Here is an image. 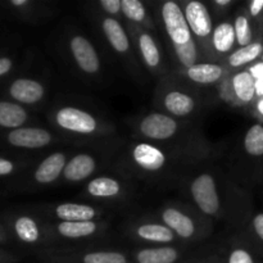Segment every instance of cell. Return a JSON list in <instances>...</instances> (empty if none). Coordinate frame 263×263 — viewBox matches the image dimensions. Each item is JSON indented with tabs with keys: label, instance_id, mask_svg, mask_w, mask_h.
<instances>
[{
	"label": "cell",
	"instance_id": "cell-1",
	"mask_svg": "<svg viewBox=\"0 0 263 263\" xmlns=\"http://www.w3.org/2000/svg\"><path fill=\"white\" fill-rule=\"evenodd\" d=\"M162 18L174 45H184L192 40V31L187 25L186 17L177 3H164L162 7Z\"/></svg>",
	"mask_w": 263,
	"mask_h": 263
},
{
	"label": "cell",
	"instance_id": "cell-2",
	"mask_svg": "<svg viewBox=\"0 0 263 263\" xmlns=\"http://www.w3.org/2000/svg\"><path fill=\"white\" fill-rule=\"evenodd\" d=\"M192 195L198 207L207 215H215L220 208L216 182L208 174L198 176L192 184Z\"/></svg>",
	"mask_w": 263,
	"mask_h": 263
},
{
	"label": "cell",
	"instance_id": "cell-3",
	"mask_svg": "<svg viewBox=\"0 0 263 263\" xmlns=\"http://www.w3.org/2000/svg\"><path fill=\"white\" fill-rule=\"evenodd\" d=\"M57 122L61 127L79 134H91L97 128V121L91 115L73 107L62 108L57 113Z\"/></svg>",
	"mask_w": 263,
	"mask_h": 263
},
{
	"label": "cell",
	"instance_id": "cell-4",
	"mask_svg": "<svg viewBox=\"0 0 263 263\" xmlns=\"http://www.w3.org/2000/svg\"><path fill=\"white\" fill-rule=\"evenodd\" d=\"M177 123L171 117L162 113H152L140 123V130L146 138L154 140H166L176 133Z\"/></svg>",
	"mask_w": 263,
	"mask_h": 263
},
{
	"label": "cell",
	"instance_id": "cell-5",
	"mask_svg": "<svg viewBox=\"0 0 263 263\" xmlns=\"http://www.w3.org/2000/svg\"><path fill=\"white\" fill-rule=\"evenodd\" d=\"M71 50L77 64L87 73H95L99 69L100 62L94 46L87 39L74 36L71 40Z\"/></svg>",
	"mask_w": 263,
	"mask_h": 263
},
{
	"label": "cell",
	"instance_id": "cell-6",
	"mask_svg": "<svg viewBox=\"0 0 263 263\" xmlns=\"http://www.w3.org/2000/svg\"><path fill=\"white\" fill-rule=\"evenodd\" d=\"M185 17L190 31L199 37H205L212 32V20L203 3L190 2L185 8Z\"/></svg>",
	"mask_w": 263,
	"mask_h": 263
},
{
	"label": "cell",
	"instance_id": "cell-7",
	"mask_svg": "<svg viewBox=\"0 0 263 263\" xmlns=\"http://www.w3.org/2000/svg\"><path fill=\"white\" fill-rule=\"evenodd\" d=\"M8 140L14 146L35 149L48 145L51 140V135L49 131L43 128H17L9 134Z\"/></svg>",
	"mask_w": 263,
	"mask_h": 263
},
{
	"label": "cell",
	"instance_id": "cell-8",
	"mask_svg": "<svg viewBox=\"0 0 263 263\" xmlns=\"http://www.w3.org/2000/svg\"><path fill=\"white\" fill-rule=\"evenodd\" d=\"M10 95L18 102L32 104L43 98L44 87L35 80L20 79L10 86Z\"/></svg>",
	"mask_w": 263,
	"mask_h": 263
},
{
	"label": "cell",
	"instance_id": "cell-9",
	"mask_svg": "<svg viewBox=\"0 0 263 263\" xmlns=\"http://www.w3.org/2000/svg\"><path fill=\"white\" fill-rule=\"evenodd\" d=\"M134 159L140 167L146 171H157L164 166L163 153L156 146L149 144H139L134 148Z\"/></svg>",
	"mask_w": 263,
	"mask_h": 263
},
{
	"label": "cell",
	"instance_id": "cell-10",
	"mask_svg": "<svg viewBox=\"0 0 263 263\" xmlns=\"http://www.w3.org/2000/svg\"><path fill=\"white\" fill-rule=\"evenodd\" d=\"M66 167V157L63 153H54L49 156L45 161L41 162L35 172L36 181L41 184H49L57 180L61 175L62 170Z\"/></svg>",
	"mask_w": 263,
	"mask_h": 263
},
{
	"label": "cell",
	"instance_id": "cell-11",
	"mask_svg": "<svg viewBox=\"0 0 263 263\" xmlns=\"http://www.w3.org/2000/svg\"><path fill=\"white\" fill-rule=\"evenodd\" d=\"M95 161L87 154L73 157L64 167V177L69 181H81L94 172Z\"/></svg>",
	"mask_w": 263,
	"mask_h": 263
},
{
	"label": "cell",
	"instance_id": "cell-12",
	"mask_svg": "<svg viewBox=\"0 0 263 263\" xmlns=\"http://www.w3.org/2000/svg\"><path fill=\"white\" fill-rule=\"evenodd\" d=\"M57 217L63 220V222H84L91 221L95 217L94 208L86 204L76 203H64L57 207Z\"/></svg>",
	"mask_w": 263,
	"mask_h": 263
},
{
	"label": "cell",
	"instance_id": "cell-13",
	"mask_svg": "<svg viewBox=\"0 0 263 263\" xmlns=\"http://www.w3.org/2000/svg\"><path fill=\"white\" fill-rule=\"evenodd\" d=\"M162 218L166 222L167 226L174 229L181 238H190L194 234V222L192 218L187 217L185 213L175 210V208H168L163 212Z\"/></svg>",
	"mask_w": 263,
	"mask_h": 263
},
{
	"label": "cell",
	"instance_id": "cell-14",
	"mask_svg": "<svg viewBox=\"0 0 263 263\" xmlns=\"http://www.w3.org/2000/svg\"><path fill=\"white\" fill-rule=\"evenodd\" d=\"M223 73V69L217 64L200 63L194 64L193 67L187 68V76L190 80L198 82V84H213L218 81Z\"/></svg>",
	"mask_w": 263,
	"mask_h": 263
},
{
	"label": "cell",
	"instance_id": "cell-15",
	"mask_svg": "<svg viewBox=\"0 0 263 263\" xmlns=\"http://www.w3.org/2000/svg\"><path fill=\"white\" fill-rule=\"evenodd\" d=\"M103 30H104L105 36H107L108 41L110 45L120 53H125L127 51L130 43H128V37L126 35L125 30L122 26L118 23V21L113 20V18H107L103 22Z\"/></svg>",
	"mask_w": 263,
	"mask_h": 263
},
{
	"label": "cell",
	"instance_id": "cell-16",
	"mask_svg": "<svg viewBox=\"0 0 263 263\" xmlns=\"http://www.w3.org/2000/svg\"><path fill=\"white\" fill-rule=\"evenodd\" d=\"M167 110L175 116H186L194 109V99L181 91H171L164 98Z\"/></svg>",
	"mask_w": 263,
	"mask_h": 263
},
{
	"label": "cell",
	"instance_id": "cell-17",
	"mask_svg": "<svg viewBox=\"0 0 263 263\" xmlns=\"http://www.w3.org/2000/svg\"><path fill=\"white\" fill-rule=\"evenodd\" d=\"M27 113L20 105L9 102H0V126L3 127H20L25 123Z\"/></svg>",
	"mask_w": 263,
	"mask_h": 263
},
{
	"label": "cell",
	"instance_id": "cell-18",
	"mask_svg": "<svg viewBox=\"0 0 263 263\" xmlns=\"http://www.w3.org/2000/svg\"><path fill=\"white\" fill-rule=\"evenodd\" d=\"M235 94L243 103H249L256 95V80L249 71L239 72L233 79Z\"/></svg>",
	"mask_w": 263,
	"mask_h": 263
},
{
	"label": "cell",
	"instance_id": "cell-19",
	"mask_svg": "<svg viewBox=\"0 0 263 263\" xmlns=\"http://www.w3.org/2000/svg\"><path fill=\"white\" fill-rule=\"evenodd\" d=\"M235 27L231 23L223 22L213 31V45L220 53H226L233 48L235 43Z\"/></svg>",
	"mask_w": 263,
	"mask_h": 263
},
{
	"label": "cell",
	"instance_id": "cell-20",
	"mask_svg": "<svg viewBox=\"0 0 263 263\" xmlns=\"http://www.w3.org/2000/svg\"><path fill=\"white\" fill-rule=\"evenodd\" d=\"M136 258L139 263H174L177 259V252L174 248L143 249Z\"/></svg>",
	"mask_w": 263,
	"mask_h": 263
},
{
	"label": "cell",
	"instance_id": "cell-21",
	"mask_svg": "<svg viewBox=\"0 0 263 263\" xmlns=\"http://www.w3.org/2000/svg\"><path fill=\"white\" fill-rule=\"evenodd\" d=\"M97 223L91 221H84V222H61L58 225V231L61 235L66 238L77 239L82 236H89L95 233Z\"/></svg>",
	"mask_w": 263,
	"mask_h": 263
},
{
	"label": "cell",
	"instance_id": "cell-22",
	"mask_svg": "<svg viewBox=\"0 0 263 263\" xmlns=\"http://www.w3.org/2000/svg\"><path fill=\"white\" fill-rule=\"evenodd\" d=\"M121 186L116 180L108 177H98L87 185V192L94 197L109 198L120 193Z\"/></svg>",
	"mask_w": 263,
	"mask_h": 263
},
{
	"label": "cell",
	"instance_id": "cell-23",
	"mask_svg": "<svg viewBox=\"0 0 263 263\" xmlns=\"http://www.w3.org/2000/svg\"><path fill=\"white\" fill-rule=\"evenodd\" d=\"M138 235L141 239L151 241H157V243H170L174 240V234L168 228L162 225H143L139 228Z\"/></svg>",
	"mask_w": 263,
	"mask_h": 263
},
{
	"label": "cell",
	"instance_id": "cell-24",
	"mask_svg": "<svg viewBox=\"0 0 263 263\" xmlns=\"http://www.w3.org/2000/svg\"><path fill=\"white\" fill-rule=\"evenodd\" d=\"M263 51V45L261 43H252L251 45L240 48L233 53L229 58V63L233 67H240L244 64L253 62L258 58Z\"/></svg>",
	"mask_w": 263,
	"mask_h": 263
},
{
	"label": "cell",
	"instance_id": "cell-25",
	"mask_svg": "<svg viewBox=\"0 0 263 263\" xmlns=\"http://www.w3.org/2000/svg\"><path fill=\"white\" fill-rule=\"evenodd\" d=\"M244 148L251 156H263V125L256 123L249 128L244 138Z\"/></svg>",
	"mask_w": 263,
	"mask_h": 263
},
{
	"label": "cell",
	"instance_id": "cell-26",
	"mask_svg": "<svg viewBox=\"0 0 263 263\" xmlns=\"http://www.w3.org/2000/svg\"><path fill=\"white\" fill-rule=\"evenodd\" d=\"M139 46H140L141 54H143L146 64L151 67L158 66L161 57H159V50L154 43L153 37L148 33H141L139 36Z\"/></svg>",
	"mask_w": 263,
	"mask_h": 263
},
{
	"label": "cell",
	"instance_id": "cell-27",
	"mask_svg": "<svg viewBox=\"0 0 263 263\" xmlns=\"http://www.w3.org/2000/svg\"><path fill=\"white\" fill-rule=\"evenodd\" d=\"M15 231L20 239L26 243H35L39 239V229L35 221L30 217H21L15 222Z\"/></svg>",
	"mask_w": 263,
	"mask_h": 263
},
{
	"label": "cell",
	"instance_id": "cell-28",
	"mask_svg": "<svg viewBox=\"0 0 263 263\" xmlns=\"http://www.w3.org/2000/svg\"><path fill=\"white\" fill-rule=\"evenodd\" d=\"M84 263H127V259L117 252H94L84 257Z\"/></svg>",
	"mask_w": 263,
	"mask_h": 263
},
{
	"label": "cell",
	"instance_id": "cell-29",
	"mask_svg": "<svg viewBox=\"0 0 263 263\" xmlns=\"http://www.w3.org/2000/svg\"><path fill=\"white\" fill-rule=\"evenodd\" d=\"M235 35L236 40H238L239 45L241 48L248 46L252 44V39H253V33H252V28L249 26L248 18L244 15H239L235 21Z\"/></svg>",
	"mask_w": 263,
	"mask_h": 263
},
{
	"label": "cell",
	"instance_id": "cell-30",
	"mask_svg": "<svg viewBox=\"0 0 263 263\" xmlns=\"http://www.w3.org/2000/svg\"><path fill=\"white\" fill-rule=\"evenodd\" d=\"M175 49H176L180 62L185 67L190 68L194 66L195 61H197V48H195V43L193 39L184 45H175Z\"/></svg>",
	"mask_w": 263,
	"mask_h": 263
},
{
	"label": "cell",
	"instance_id": "cell-31",
	"mask_svg": "<svg viewBox=\"0 0 263 263\" xmlns=\"http://www.w3.org/2000/svg\"><path fill=\"white\" fill-rule=\"evenodd\" d=\"M122 12L130 20L141 22L145 18V7L139 0H122Z\"/></svg>",
	"mask_w": 263,
	"mask_h": 263
},
{
	"label": "cell",
	"instance_id": "cell-32",
	"mask_svg": "<svg viewBox=\"0 0 263 263\" xmlns=\"http://www.w3.org/2000/svg\"><path fill=\"white\" fill-rule=\"evenodd\" d=\"M229 263H256L254 262L253 257L246 249H234L231 252L230 257H229Z\"/></svg>",
	"mask_w": 263,
	"mask_h": 263
},
{
	"label": "cell",
	"instance_id": "cell-33",
	"mask_svg": "<svg viewBox=\"0 0 263 263\" xmlns=\"http://www.w3.org/2000/svg\"><path fill=\"white\" fill-rule=\"evenodd\" d=\"M100 5H102L108 13L115 14V13H117L118 10L121 9V7H122V2H120V0H102V2H100Z\"/></svg>",
	"mask_w": 263,
	"mask_h": 263
},
{
	"label": "cell",
	"instance_id": "cell-34",
	"mask_svg": "<svg viewBox=\"0 0 263 263\" xmlns=\"http://www.w3.org/2000/svg\"><path fill=\"white\" fill-rule=\"evenodd\" d=\"M253 228L256 230L257 235L263 241V213H258L253 220Z\"/></svg>",
	"mask_w": 263,
	"mask_h": 263
},
{
	"label": "cell",
	"instance_id": "cell-35",
	"mask_svg": "<svg viewBox=\"0 0 263 263\" xmlns=\"http://www.w3.org/2000/svg\"><path fill=\"white\" fill-rule=\"evenodd\" d=\"M13 171V163L7 159L0 158V175H8Z\"/></svg>",
	"mask_w": 263,
	"mask_h": 263
},
{
	"label": "cell",
	"instance_id": "cell-36",
	"mask_svg": "<svg viewBox=\"0 0 263 263\" xmlns=\"http://www.w3.org/2000/svg\"><path fill=\"white\" fill-rule=\"evenodd\" d=\"M263 10V0H253L251 3V14L253 17L258 15Z\"/></svg>",
	"mask_w": 263,
	"mask_h": 263
},
{
	"label": "cell",
	"instance_id": "cell-37",
	"mask_svg": "<svg viewBox=\"0 0 263 263\" xmlns=\"http://www.w3.org/2000/svg\"><path fill=\"white\" fill-rule=\"evenodd\" d=\"M249 72H251L252 76L254 77V80L263 79V62H261V63H257L256 66L252 67Z\"/></svg>",
	"mask_w": 263,
	"mask_h": 263
},
{
	"label": "cell",
	"instance_id": "cell-38",
	"mask_svg": "<svg viewBox=\"0 0 263 263\" xmlns=\"http://www.w3.org/2000/svg\"><path fill=\"white\" fill-rule=\"evenodd\" d=\"M12 67V61L9 58H0V76L7 73Z\"/></svg>",
	"mask_w": 263,
	"mask_h": 263
},
{
	"label": "cell",
	"instance_id": "cell-39",
	"mask_svg": "<svg viewBox=\"0 0 263 263\" xmlns=\"http://www.w3.org/2000/svg\"><path fill=\"white\" fill-rule=\"evenodd\" d=\"M256 94L263 97V79L256 80Z\"/></svg>",
	"mask_w": 263,
	"mask_h": 263
},
{
	"label": "cell",
	"instance_id": "cell-40",
	"mask_svg": "<svg viewBox=\"0 0 263 263\" xmlns=\"http://www.w3.org/2000/svg\"><path fill=\"white\" fill-rule=\"evenodd\" d=\"M26 0H13L12 2V4L13 5H23V4H26Z\"/></svg>",
	"mask_w": 263,
	"mask_h": 263
},
{
	"label": "cell",
	"instance_id": "cell-41",
	"mask_svg": "<svg viewBox=\"0 0 263 263\" xmlns=\"http://www.w3.org/2000/svg\"><path fill=\"white\" fill-rule=\"evenodd\" d=\"M216 3H217L218 5H228V4H230L231 0H217Z\"/></svg>",
	"mask_w": 263,
	"mask_h": 263
},
{
	"label": "cell",
	"instance_id": "cell-42",
	"mask_svg": "<svg viewBox=\"0 0 263 263\" xmlns=\"http://www.w3.org/2000/svg\"><path fill=\"white\" fill-rule=\"evenodd\" d=\"M258 110H259V113H262L263 115V98L259 100V103H258Z\"/></svg>",
	"mask_w": 263,
	"mask_h": 263
},
{
	"label": "cell",
	"instance_id": "cell-43",
	"mask_svg": "<svg viewBox=\"0 0 263 263\" xmlns=\"http://www.w3.org/2000/svg\"><path fill=\"white\" fill-rule=\"evenodd\" d=\"M262 62H263V55H262Z\"/></svg>",
	"mask_w": 263,
	"mask_h": 263
}]
</instances>
